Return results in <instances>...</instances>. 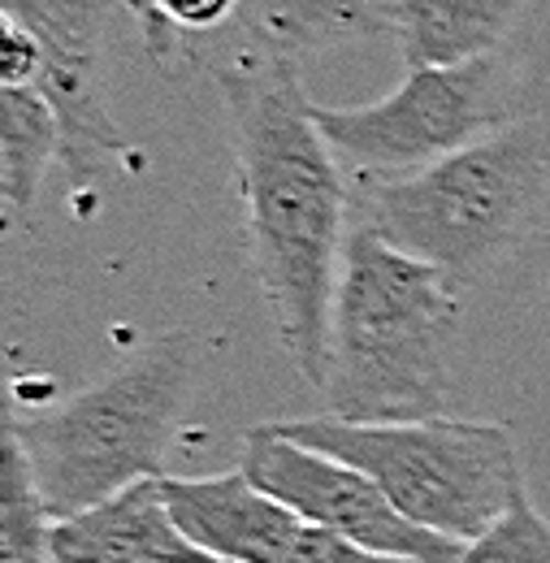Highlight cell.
Wrapping results in <instances>:
<instances>
[{
    "instance_id": "cell-1",
    "label": "cell",
    "mask_w": 550,
    "mask_h": 563,
    "mask_svg": "<svg viewBox=\"0 0 550 563\" xmlns=\"http://www.w3.org/2000/svg\"><path fill=\"white\" fill-rule=\"evenodd\" d=\"M217 87L234 126L248 247L277 343L321 390L346 247L343 161L317 126L299 66L248 53L217 70Z\"/></svg>"
},
{
    "instance_id": "cell-2",
    "label": "cell",
    "mask_w": 550,
    "mask_h": 563,
    "mask_svg": "<svg viewBox=\"0 0 550 563\" xmlns=\"http://www.w3.org/2000/svg\"><path fill=\"white\" fill-rule=\"evenodd\" d=\"M455 286L369 221L346 234L321 386L330 417L364 424L447 417V352L460 330Z\"/></svg>"
},
{
    "instance_id": "cell-3",
    "label": "cell",
    "mask_w": 550,
    "mask_h": 563,
    "mask_svg": "<svg viewBox=\"0 0 550 563\" xmlns=\"http://www.w3.org/2000/svg\"><path fill=\"white\" fill-rule=\"evenodd\" d=\"M196 339L169 330L109 377L35 412H9L53 520L96 507L143 477H165L161 460L196 386Z\"/></svg>"
},
{
    "instance_id": "cell-4",
    "label": "cell",
    "mask_w": 550,
    "mask_h": 563,
    "mask_svg": "<svg viewBox=\"0 0 550 563\" xmlns=\"http://www.w3.org/2000/svg\"><path fill=\"white\" fill-rule=\"evenodd\" d=\"M547 187L550 122L516 118L429 169L373 183L369 225L447 278L473 282L520 243Z\"/></svg>"
},
{
    "instance_id": "cell-5",
    "label": "cell",
    "mask_w": 550,
    "mask_h": 563,
    "mask_svg": "<svg viewBox=\"0 0 550 563\" xmlns=\"http://www.w3.org/2000/svg\"><path fill=\"white\" fill-rule=\"evenodd\" d=\"M282 438L369 473L420 529L473 542L525 494L520 451L498 421H277Z\"/></svg>"
},
{
    "instance_id": "cell-6",
    "label": "cell",
    "mask_w": 550,
    "mask_h": 563,
    "mask_svg": "<svg viewBox=\"0 0 550 563\" xmlns=\"http://www.w3.org/2000/svg\"><path fill=\"white\" fill-rule=\"evenodd\" d=\"M321 135L369 187L429 169L460 147L512 126V78L498 53L464 66H425L355 109L312 104Z\"/></svg>"
},
{
    "instance_id": "cell-7",
    "label": "cell",
    "mask_w": 550,
    "mask_h": 563,
    "mask_svg": "<svg viewBox=\"0 0 550 563\" xmlns=\"http://www.w3.org/2000/svg\"><path fill=\"white\" fill-rule=\"evenodd\" d=\"M239 468L256 486L274 494L277 503H286L304 525L343 533L369 551L399 555L413 563H455V555L464 551V542L413 525L386 498V490L355 464L334 460L326 451H312V446H299V442L282 438L274 424H256L243 433Z\"/></svg>"
},
{
    "instance_id": "cell-8",
    "label": "cell",
    "mask_w": 550,
    "mask_h": 563,
    "mask_svg": "<svg viewBox=\"0 0 550 563\" xmlns=\"http://www.w3.org/2000/svg\"><path fill=\"white\" fill-rule=\"evenodd\" d=\"M0 13L18 18L44 48L35 91L53 104L62 126V165L74 183H91L135 147L105 104V31L113 0H0Z\"/></svg>"
},
{
    "instance_id": "cell-9",
    "label": "cell",
    "mask_w": 550,
    "mask_h": 563,
    "mask_svg": "<svg viewBox=\"0 0 550 563\" xmlns=\"http://www.w3.org/2000/svg\"><path fill=\"white\" fill-rule=\"evenodd\" d=\"M178 529L217 563H286L304 520L243 468L221 477H161Z\"/></svg>"
},
{
    "instance_id": "cell-10",
    "label": "cell",
    "mask_w": 550,
    "mask_h": 563,
    "mask_svg": "<svg viewBox=\"0 0 550 563\" xmlns=\"http://www.w3.org/2000/svg\"><path fill=\"white\" fill-rule=\"evenodd\" d=\"M57 563H217L178 529L161 477H143L53 525Z\"/></svg>"
},
{
    "instance_id": "cell-11",
    "label": "cell",
    "mask_w": 550,
    "mask_h": 563,
    "mask_svg": "<svg viewBox=\"0 0 550 563\" xmlns=\"http://www.w3.org/2000/svg\"><path fill=\"white\" fill-rule=\"evenodd\" d=\"M529 0H395L386 26L408 70L464 66L498 53Z\"/></svg>"
},
{
    "instance_id": "cell-12",
    "label": "cell",
    "mask_w": 550,
    "mask_h": 563,
    "mask_svg": "<svg viewBox=\"0 0 550 563\" xmlns=\"http://www.w3.org/2000/svg\"><path fill=\"white\" fill-rule=\"evenodd\" d=\"M239 22L256 40V57L299 66L312 53L377 31L386 18H377L369 0H243Z\"/></svg>"
},
{
    "instance_id": "cell-13",
    "label": "cell",
    "mask_w": 550,
    "mask_h": 563,
    "mask_svg": "<svg viewBox=\"0 0 550 563\" xmlns=\"http://www.w3.org/2000/svg\"><path fill=\"white\" fill-rule=\"evenodd\" d=\"M62 156V126L53 104L35 87L0 91V196L13 221L35 209L44 169Z\"/></svg>"
},
{
    "instance_id": "cell-14",
    "label": "cell",
    "mask_w": 550,
    "mask_h": 563,
    "mask_svg": "<svg viewBox=\"0 0 550 563\" xmlns=\"http://www.w3.org/2000/svg\"><path fill=\"white\" fill-rule=\"evenodd\" d=\"M53 516L31 477V460L4 421V460H0V563H57L53 560Z\"/></svg>"
},
{
    "instance_id": "cell-15",
    "label": "cell",
    "mask_w": 550,
    "mask_h": 563,
    "mask_svg": "<svg viewBox=\"0 0 550 563\" xmlns=\"http://www.w3.org/2000/svg\"><path fill=\"white\" fill-rule=\"evenodd\" d=\"M139 22L143 48L169 66L183 35H205L226 22H239L243 0H127Z\"/></svg>"
},
{
    "instance_id": "cell-16",
    "label": "cell",
    "mask_w": 550,
    "mask_h": 563,
    "mask_svg": "<svg viewBox=\"0 0 550 563\" xmlns=\"http://www.w3.org/2000/svg\"><path fill=\"white\" fill-rule=\"evenodd\" d=\"M455 563H550V520L520 494L482 538L464 542Z\"/></svg>"
},
{
    "instance_id": "cell-17",
    "label": "cell",
    "mask_w": 550,
    "mask_h": 563,
    "mask_svg": "<svg viewBox=\"0 0 550 563\" xmlns=\"http://www.w3.org/2000/svg\"><path fill=\"white\" fill-rule=\"evenodd\" d=\"M286 563H413V560L382 555V551H369V547L351 542V538H343V533L304 525V529H299V542L290 547Z\"/></svg>"
},
{
    "instance_id": "cell-18",
    "label": "cell",
    "mask_w": 550,
    "mask_h": 563,
    "mask_svg": "<svg viewBox=\"0 0 550 563\" xmlns=\"http://www.w3.org/2000/svg\"><path fill=\"white\" fill-rule=\"evenodd\" d=\"M44 70V48L40 40L9 13H0V78L4 87H35Z\"/></svg>"
}]
</instances>
